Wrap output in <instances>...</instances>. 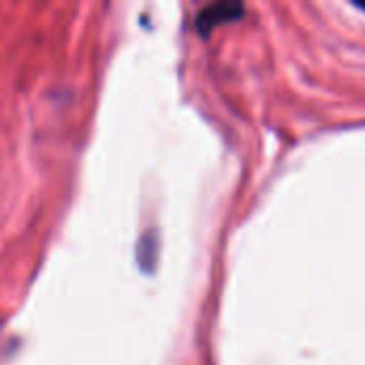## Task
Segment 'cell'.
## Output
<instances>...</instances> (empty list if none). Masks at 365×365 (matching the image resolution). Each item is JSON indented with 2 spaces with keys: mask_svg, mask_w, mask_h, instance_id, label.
<instances>
[{
  "mask_svg": "<svg viewBox=\"0 0 365 365\" xmlns=\"http://www.w3.org/2000/svg\"><path fill=\"white\" fill-rule=\"evenodd\" d=\"M242 4H233V2H218V4H212L207 9H203L197 17V28L201 34H207L212 28H216L218 24L222 21H229V19H237L242 15Z\"/></svg>",
  "mask_w": 365,
  "mask_h": 365,
  "instance_id": "1",
  "label": "cell"
}]
</instances>
